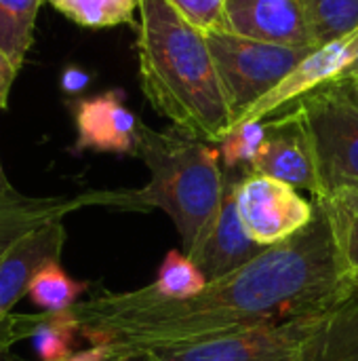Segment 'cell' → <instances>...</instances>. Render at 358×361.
Segmentation results:
<instances>
[{
    "mask_svg": "<svg viewBox=\"0 0 358 361\" xmlns=\"http://www.w3.org/2000/svg\"><path fill=\"white\" fill-rule=\"evenodd\" d=\"M348 294L352 292L338 269L327 218L317 205V216L304 231L266 247L238 271L209 281L188 300H160L141 288L87 298L72 313L89 347H108L112 361H137L325 313Z\"/></svg>",
    "mask_w": 358,
    "mask_h": 361,
    "instance_id": "obj_1",
    "label": "cell"
},
{
    "mask_svg": "<svg viewBox=\"0 0 358 361\" xmlns=\"http://www.w3.org/2000/svg\"><path fill=\"white\" fill-rule=\"evenodd\" d=\"M150 180L135 190H91L93 205L124 212H165L190 254L211 228L226 192V171L219 148L179 129L156 131L139 127L137 150Z\"/></svg>",
    "mask_w": 358,
    "mask_h": 361,
    "instance_id": "obj_3",
    "label": "cell"
},
{
    "mask_svg": "<svg viewBox=\"0 0 358 361\" xmlns=\"http://www.w3.org/2000/svg\"><path fill=\"white\" fill-rule=\"evenodd\" d=\"M93 205V195L76 197H25L21 192L0 199V256L27 233L63 220L68 214Z\"/></svg>",
    "mask_w": 358,
    "mask_h": 361,
    "instance_id": "obj_14",
    "label": "cell"
},
{
    "mask_svg": "<svg viewBox=\"0 0 358 361\" xmlns=\"http://www.w3.org/2000/svg\"><path fill=\"white\" fill-rule=\"evenodd\" d=\"M207 277L194 264V260L179 250L167 252L154 283L146 290L160 300H188L207 288Z\"/></svg>",
    "mask_w": 358,
    "mask_h": 361,
    "instance_id": "obj_20",
    "label": "cell"
},
{
    "mask_svg": "<svg viewBox=\"0 0 358 361\" xmlns=\"http://www.w3.org/2000/svg\"><path fill=\"white\" fill-rule=\"evenodd\" d=\"M15 192H17V190L11 186V182H8L4 169H2V163H0V199H2V197H8V195H15Z\"/></svg>",
    "mask_w": 358,
    "mask_h": 361,
    "instance_id": "obj_27",
    "label": "cell"
},
{
    "mask_svg": "<svg viewBox=\"0 0 358 361\" xmlns=\"http://www.w3.org/2000/svg\"><path fill=\"white\" fill-rule=\"evenodd\" d=\"M70 21L89 27L103 30L114 25H139V0H44Z\"/></svg>",
    "mask_w": 358,
    "mask_h": 361,
    "instance_id": "obj_18",
    "label": "cell"
},
{
    "mask_svg": "<svg viewBox=\"0 0 358 361\" xmlns=\"http://www.w3.org/2000/svg\"><path fill=\"white\" fill-rule=\"evenodd\" d=\"M314 38L321 44L350 34L358 27V0H302Z\"/></svg>",
    "mask_w": 358,
    "mask_h": 361,
    "instance_id": "obj_22",
    "label": "cell"
},
{
    "mask_svg": "<svg viewBox=\"0 0 358 361\" xmlns=\"http://www.w3.org/2000/svg\"><path fill=\"white\" fill-rule=\"evenodd\" d=\"M65 243L63 220L44 224L21 237L0 256V326L13 315L15 305L27 296L36 273L59 262Z\"/></svg>",
    "mask_w": 358,
    "mask_h": 361,
    "instance_id": "obj_13",
    "label": "cell"
},
{
    "mask_svg": "<svg viewBox=\"0 0 358 361\" xmlns=\"http://www.w3.org/2000/svg\"><path fill=\"white\" fill-rule=\"evenodd\" d=\"M266 140V123L264 121H249L232 127L228 135L217 144L222 165L228 171H251L262 146Z\"/></svg>",
    "mask_w": 358,
    "mask_h": 361,
    "instance_id": "obj_23",
    "label": "cell"
},
{
    "mask_svg": "<svg viewBox=\"0 0 358 361\" xmlns=\"http://www.w3.org/2000/svg\"><path fill=\"white\" fill-rule=\"evenodd\" d=\"M205 36L213 53L234 125L251 106L266 97L291 70H295L312 49H317L262 42L224 30L209 32Z\"/></svg>",
    "mask_w": 358,
    "mask_h": 361,
    "instance_id": "obj_4",
    "label": "cell"
},
{
    "mask_svg": "<svg viewBox=\"0 0 358 361\" xmlns=\"http://www.w3.org/2000/svg\"><path fill=\"white\" fill-rule=\"evenodd\" d=\"M70 110L76 127L74 152L93 150L135 157L141 121L124 106L120 89L74 99Z\"/></svg>",
    "mask_w": 358,
    "mask_h": 361,
    "instance_id": "obj_10",
    "label": "cell"
},
{
    "mask_svg": "<svg viewBox=\"0 0 358 361\" xmlns=\"http://www.w3.org/2000/svg\"><path fill=\"white\" fill-rule=\"evenodd\" d=\"M352 78H358V51L354 55V59L348 63V68L340 74V78L335 82H344V80H352Z\"/></svg>",
    "mask_w": 358,
    "mask_h": 361,
    "instance_id": "obj_26",
    "label": "cell"
},
{
    "mask_svg": "<svg viewBox=\"0 0 358 361\" xmlns=\"http://www.w3.org/2000/svg\"><path fill=\"white\" fill-rule=\"evenodd\" d=\"M346 85H348V89H350V93L354 95V99L358 102V78H352V80H344Z\"/></svg>",
    "mask_w": 358,
    "mask_h": 361,
    "instance_id": "obj_28",
    "label": "cell"
},
{
    "mask_svg": "<svg viewBox=\"0 0 358 361\" xmlns=\"http://www.w3.org/2000/svg\"><path fill=\"white\" fill-rule=\"evenodd\" d=\"M224 32L283 47H319L302 0H228Z\"/></svg>",
    "mask_w": 358,
    "mask_h": 361,
    "instance_id": "obj_11",
    "label": "cell"
},
{
    "mask_svg": "<svg viewBox=\"0 0 358 361\" xmlns=\"http://www.w3.org/2000/svg\"><path fill=\"white\" fill-rule=\"evenodd\" d=\"M190 25L198 32L226 30V4L228 0H167Z\"/></svg>",
    "mask_w": 358,
    "mask_h": 361,
    "instance_id": "obj_24",
    "label": "cell"
},
{
    "mask_svg": "<svg viewBox=\"0 0 358 361\" xmlns=\"http://www.w3.org/2000/svg\"><path fill=\"white\" fill-rule=\"evenodd\" d=\"M327 218L338 269L346 288L358 279V188H338L314 199Z\"/></svg>",
    "mask_w": 358,
    "mask_h": 361,
    "instance_id": "obj_17",
    "label": "cell"
},
{
    "mask_svg": "<svg viewBox=\"0 0 358 361\" xmlns=\"http://www.w3.org/2000/svg\"><path fill=\"white\" fill-rule=\"evenodd\" d=\"M141 91L175 129L219 144L234 125L207 36L167 0H139Z\"/></svg>",
    "mask_w": 358,
    "mask_h": 361,
    "instance_id": "obj_2",
    "label": "cell"
},
{
    "mask_svg": "<svg viewBox=\"0 0 358 361\" xmlns=\"http://www.w3.org/2000/svg\"><path fill=\"white\" fill-rule=\"evenodd\" d=\"M325 313L304 315L285 324L264 326L190 347L158 351L143 361H295L300 347Z\"/></svg>",
    "mask_w": 358,
    "mask_h": 361,
    "instance_id": "obj_7",
    "label": "cell"
},
{
    "mask_svg": "<svg viewBox=\"0 0 358 361\" xmlns=\"http://www.w3.org/2000/svg\"><path fill=\"white\" fill-rule=\"evenodd\" d=\"M298 106L310 131L323 195L358 188V102L348 85L329 82Z\"/></svg>",
    "mask_w": 358,
    "mask_h": 361,
    "instance_id": "obj_5",
    "label": "cell"
},
{
    "mask_svg": "<svg viewBox=\"0 0 358 361\" xmlns=\"http://www.w3.org/2000/svg\"><path fill=\"white\" fill-rule=\"evenodd\" d=\"M89 288L91 283L72 279L59 262H51L36 273L27 296L44 313H61L80 302V296Z\"/></svg>",
    "mask_w": 358,
    "mask_h": 361,
    "instance_id": "obj_21",
    "label": "cell"
},
{
    "mask_svg": "<svg viewBox=\"0 0 358 361\" xmlns=\"http://www.w3.org/2000/svg\"><path fill=\"white\" fill-rule=\"evenodd\" d=\"M44 0H0V47L17 68L34 44L36 17Z\"/></svg>",
    "mask_w": 358,
    "mask_h": 361,
    "instance_id": "obj_19",
    "label": "cell"
},
{
    "mask_svg": "<svg viewBox=\"0 0 358 361\" xmlns=\"http://www.w3.org/2000/svg\"><path fill=\"white\" fill-rule=\"evenodd\" d=\"M358 51V27L346 36L329 40L317 49H312L295 70H291L266 97H262L255 106H251L236 125L249 121H266L289 106L298 104L308 93L335 82L340 74L348 68ZM234 125V127H236Z\"/></svg>",
    "mask_w": 358,
    "mask_h": 361,
    "instance_id": "obj_9",
    "label": "cell"
},
{
    "mask_svg": "<svg viewBox=\"0 0 358 361\" xmlns=\"http://www.w3.org/2000/svg\"><path fill=\"white\" fill-rule=\"evenodd\" d=\"M8 336L15 343L30 338L40 361H65L74 355V343L80 336V326L72 309L61 313L11 315L6 319Z\"/></svg>",
    "mask_w": 358,
    "mask_h": 361,
    "instance_id": "obj_16",
    "label": "cell"
},
{
    "mask_svg": "<svg viewBox=\"0 0 358 361\" xmlns=\"http://www.w3.org/2000/svg\"><path fill=\"white\" fill-rule=\"evenodd\" d=\"M241 176L226 169V192L222 207L207 231V235L200 239V243L188 254L194 264L203 271L207 281H215L219 277H226L241 267L249 264L253 258H257L266 247L257 245L249 233L245 231L238 209H236V182Z\"/></svg>",
    "mask_w": 358,
    "mask_h": 361,
    "instance_id": "obj_12",
    "label": "cell"
},
{
    "mask_svg": "<svg viewBox=\"0 0 358 361\" xmlns=\"http://www.w3.org/2000/svg\"><path fill=\"white\" fill-rule=\"evenodd\" d=\"M236 209L245 231L262 247L291 239L317 216V203L298 188L253 171H243L236 182Z\"/></svg>",
    "mask_w": 358,
    "mask_h": 361,
    "instance_id": "obj_6",
    "label": "cell"
},
{
    "mask_svg": "<svg viewBox=\"0 0 358 361\" xmlns=\"http://www.w3.org/2000/svg\"><path fill=\"white\" fill-rule=\"evenodd\" d=\"M251 171L308 190L314 199L323 195L310 131L298 104L266 121V140Z\"/></svg>",
    "mask_w": 358,
    "mask_h": 361,
    "instance_id": "obj_8",
    "label": "cell"
},
{
    "mask_svg": "<svg viewBox=\"0 0 358 361\" xmlns=\"http://www.w3.org/2000/svg\"><path fill=\"white\" fill-rule=\"evenodd\" d=\"M295 361H358V292L342 298L319 319Z\"/></svg>",
    "mask_w": 358,
    "mask_h": 361,
    "instance_id": "obj_15",
    "label": "cell"
},
{
    "mask_svg": "<svg viewBox=\"0 0 358 361\" xmlns=\"http://www.w3.org/2000/svg\"><path fill=\"white\" fill-rule=\"evenodd\" d=\"M17 72H19V68L8 57V53L0 47V110H4L8 104V93H11Z\"/></svg>",
    "mask_w": 358,
    "mask_h": 361,
    "instance_id": "obj_25",
    "label": "cell"
}]
</instances>
